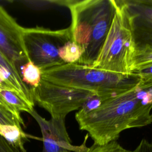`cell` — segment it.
Instances as JSON below:
<instances>
[{
  "mask_svg": "<svg viewBox=\"0 0 152 152\" xmlns=\"http://www.w3.org/2000/svg\"><path fill=\"white\" fill-rule=\"evenodd\" d=\"M152 81L110 97L93 111L75 116L80 130L86 131L99 145L116 141L123 131L147 126L151 122Z\"/></svg>",
  "mask_w": 152,
  "mask_h": 152,
  "instance_id": "6da1fadb",
  "label": "cell"
},
{
  "mask_svg": "<svg viewBox=\"0 0 152 152\" xmlns=\"http://www.w3.org/2000/svg\"><path fill=\"white\" fill-rule=\"evenodd\" d=\"M71 15L69 27L71 40L83 50L76 62L92 66L98 57L109 30L115 11V0L57 1Z\"/></svg>",
  "mask_w": 152,
  "mask_h": 152,
  "instance_id": "7a4b0ae2",
  "label": "cell"
},
{
  "mask_svg": "<svg viewBox=\"0 0 152 152\" xmlns=\"http://www.w3.org/2000/svg\"><path fill=\"white\" fill-rule=\"evenodd\" d=\"M42 79L107 96L128 91L135 87L141 80L134 72L118 74L77 63L65 64L42 71Z\"/></svg>",
  "mask_w": 152,
  "mask_h": 152,
  "instance_id": "3957f363",
  "label": "cell"
},
{
  "mask_svg": "<svg viewBox=\"0 0 152 152\" xmlns=\"http://www.w3.org/2000/svg\"><path fill=\"white\" fill-rule=\"evenodd\" d=\"M115 11L109 30L93 68L118 74H129L135 52L127 5L115 1Z\"/></svg>",
  "mask_w": 152,
  "mask_h": 152,
  "instance_id": "277c9868",
  "label": "cell"
},
{
  "mask_svg": "<svg viewBox=\"0 0 152 152\" xmlns=\"http://www.w3.org/2000/svg\"><path fill=\"white\" fill-rule=\"evenodd\" d=\"M23 38L29 60L41 71L65 64L59 56V49L71 40L69 27L56 30L24 27Z\"/></svg>",
  "mask_w": 152,
  "mask_h": 152,
  "instance_id": "5b68a950",
  "label": "cell"
},
{
  "mask_svg": "<svg viewBox=\"0 0 152 152\" xmlns=\"http://www.w3.org/2000/svg\"><path fill=\"white\" fill-rule=\"evenodd\" d=\"M34 103L48 111L52 118L65 119L71 112L80 109L94 93L60 86L42 79L31 88Z\"/></svg>",
  "mask_w": 152,
  "mask_h": 152,
  "instance_id": "8992f818",
  "label": "cell"
},
{
  "mask_svg": "<svg viewBox=\"0 0 152 152\" xmlns=\"http://www.w3.org/2000/svg\"><path fill=\"white\" fill-rule=\"evenodd\" d=\"M30 115L38 124L42 135V152H86L88 147L86 145L88 137L87 134L80 145H74L67 132L65 119L51 118L46 120L34 109Z\"/></svg>",
  "mask_w": 152,
  "mask_h": 152,
  "instance_id": "52a82bcc",
  "label": "cell"
},
{
  "mask_svg": "<svg viewBox=\"0 0 152 152\" xmlns=\"http://www.w3.org/2000/svg\"><path fill=\"white\" fill-rule=\"evenodd\" d=\"M23 28L0 5V50L17 67L30 61L23 42Z\"/></svg>",
  "mask_w": 152,
  "mask_h": 152,
  "instance_id": "ba28073f",
  "label": "cell"
},
{
  "mask_svg": "<svg viewBox=\"0 0 152 152\" xmlns=\"http://www.w3.org/2000/svg\"><path fill=\"white\" fill-rule=\"evenodd\" d=\"M125 2L135 52L152 50V5L145 0Z\"/></svg>",
  "mask_w": 152,
  "mask_h": 152,
  "instance_id": "9c48e42d",
  "label": "cell"
},
{
  "mask_svg": "<svg viewBox=\"0 0 152 152\" xmlns=\"http://www.w3.org/2000/svg\"><path fill=\"white\" fill-rule=\"evenodd\" d=\"M0 72L4 76L10 90L16 93L23 99L34 106L31 88L22 80L18 68L0 50Z\"/></svg>",
  "mask_w": 152,
  "mask_h": 152,
  "instance_id": "30bf717a",
  "label": "cell"
},
{
  "mask_svg": "<svg viewBox=\"0 0 152 152\" xmlns=\"http://www.w3.org/2000/svg\"><path fill=\"white\" fill-rule=\"evenodd\" d=\"M0 102L21 121H23L20 115L21 112L30 114L34 110L33 106L11 90L2 89L0 92Z\"/></svg>",
  "mask_w": 152,
  "mask_h": 152,
  "instance_id": "8fae6325",
  "label": "cell"
},
{
  "mask_svg": "<svg viewBox=\"0 0 152 152\" xmlns=\"http://www.w3.org/2000/svg\"><path fill=\"white\" fill-rule=\"evenodd\" d=\"M0 135L8 143L22 152H27L24 143L27 140L28 135L24 132L23 128L15 125L0 124Z\"/></svg>",
  "mask_w": 152,
  "mask_h": 152,
  "instance_id": "7c38bea8",
  "label": "cell"
},
{
  "mask_svg": "<svg viewBox=\"0 0 152 152\" xmlns=\"http://www.w3.org/2000/svg\"><path fill=\"white\" fill-rule=\"evenodd\" d=\"M23 81L31 88H36L42 80V71L31 61L24 64L21 72Z\"/></svg>",
  "mask_w": 152,
  "mask_h": 152,
  "instance_id": "4fadbf2b",
  "label": "cell"
},
{
  "mask_svg": "<svg viewBox=\"0 0 152 152\" xmlns=\"http://www.w3.org/2000/svg\"><path fill=\"white\" fill-rule=\"evenodd\" d=\"M82 54L81 48L71 40L59 49V56L65 64L76 63Z\"/></svg>",
  "mask_w": 152,
  "mask_h": 152,
  "instance_id": "5bb4252c",
  "label": "cell"
},
{
  "mask_svg": "<svg viewBox=\"0 0 152 152\" xmlns=\"http://www.w3.org/2000/svg\"><path fill=\"white\" fill-rule=\"evenodd\" d=\"M112 96H101L94 94L84 102L80 109L75 114V116H83L86 115L98 108L101 104L107 98Z\"/></svg>",
  "mask_w": 152,
  "mask_h": 152,
  "instance_id": "9a60e30c",
  "label": "cell"
},
{
  "mask_svg": "<svg viewBox=\"0 0 152 152\" xmlns=\"http://www.w3.org/2000/svg\"><path fill=\"white\" fill-rule=\"evenodd\" d=\"M152 64V50L135 52L133 56L130 72Z\"/></svg>",
  "mask_w": 152,
  "mask_h": 152,
  "instance_id": "2e32d148",
  "label": "cell"
},
{
  "mask_svg": "<svg viewBox=\"0 0 152 152\" xmlns=\"http://www.w3.org/2000/svg\"><path fill=\"white\" fill-rule=\"evenodd\" d=\"M0 124L15 125L22 128L24 125L23 121L18 119L0 102Z\"/></svg>",
  "mask_w": 152,
  "mask_h": 152,
  "instance_id": "e0dca14e",
  "label": "cell"
},
{
  "mask_svg": "<svg viewBox=\"0 0 152 152\" xmlns=\"http://www.w3.org/2000/svg\"><path fill=\"white\" fill-rule=\"evenodd\" d=\"M132 72L137 74L140 77L141 82L152 81V64L140 68Z\"/></svg>",
  "mask_w": 152,
  "mask_h": 152,
  "instance_id": "ac0fdd59",
  "label": "cell"
},
{
  "mask_svg": "<svg viewBox=\"0 0 152 152\" xmlns=\"http://www.w3.org/2000/svg\"><path fill=\"white\" fill-rule=\"evenodd\" d=\"M117 142V141H113L103 145L93 143L90 147H88L86 152H110Z\"/></svg>",
  "mask_w": 152,
  "mask_h": 152,
  "instance_id": "d6986e66",
  "label": "cell"
},
{
  "mask_svg": "<svg viewBox=\"0 0 152 152\" xmlns=\"http://www.w3.org/2000/svg\"><path fill=\"white\" fill-rule=\"evenodd\" d=\"M0 152H22L20 150L14 147L0 135Z\"/></svg>",
  "mask_w": 152,
  "mask_h": 152,
  "instance_id": "ffe728a7",
  "label": "cell"
},
{
  "mask_svg": "<svg viewBox=\"0 0 152 152\" xmlns=\"http://www.w3.org/2000/svg\"><path fill=\"white\" fill-rule=\"evenodd\" d=\"M131 152H152V142L142 139L137 148Z\"/></svg>",
  "mask_w": 152,
  "mask_h": 152,
  "instance_id": "44dd1931",
  "label": "cell"
},
{
  "mask_svg": "<svg viewBox=\"0 0 152 152\" xmlns=\"http://www.w3.org/2000/svg\"><path fill=\"white\" fill-rule=\"evenodd\" d=\"M0 87H1L2 89H5V90H10L7 84L6 80L3 75V74L0 72Z\"/></svg>",
  "mask_w": 152,
  "mask_h": 152,
  "instance_id": "7402d4cb",
  "label": "cell"
},
{
  "mask_svg": "<svg viewBox=\"0 0 152 152\" xmlns=\"http://www.w3.org/2000/svg\"><path fill=\"white\" fill-rule=\"evenodd\" d=\"M110 152H131V151L124 148L118 142H117Z\"/></svg>",
  "mask_w": 152,
  "mask_h": 152,
  "instance_id": "603a6c76",
  "label": "cell"
},
{
  "mask_svg": "<svg viewBox=\"0 0 152 152\" xmlns=\"http://www.w3.org/2000/svg\"><path fill=\"white\" fill-rule=\"evenodd\" d=\"M145 2L150 5H152V0H145Z\"/></svg>",
  "mask_w": 152,
  "mask_h": 152,
  "instance_id": "cb8c5ba5",
  "label": "cell"
},
{
  "mask_svg": "<svg viewBox=\"0 0 152 152\" xmlns=\"http://www.w3.org/2000/svg\"><path fill=\"white\" fill-rule=\"evenodd\" d=\"M150 115H151V122L152 123V110H151V111Z\"/></svg>",
  "mask_w": 152,
  "mask_h": 152,
  "instance_id": "d4e9b609",
  "label": "cell"
},
{
  "mask_svg": "<svg viewBox=\"0 0 152 152\" xmlns=\"http://www.w3.org/2000/svg\"><path fill=\"white\" fill-rule=\"evenodd\" d=\"M1 90H2V88H1V87H0V92H1Z\"/></svg>",
  "mask_w": 152,
  "mask_h": 152,
  "instance_id": "484cf974",
  "label": "cell"
}]
</instances>
